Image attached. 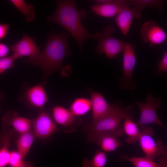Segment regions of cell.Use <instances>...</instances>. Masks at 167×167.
Segmentation results:
<instances>
[{"instance_id":"f1b7e54d","label":"cell","mask_w":167,"mask_h":167,"mask_svg":"<svg viewBox=\"0 0 167 167\" xmlns=\"http://www.w3.org/2000/svg\"><path fill=\"white\" fill-rule=\"evenodd\" d=\"M9 27L10 25L8 24L0 23V40L6 37Z\"/></svg>"},{"instance_id":"f546056e","label":"cell","mask_w":167,"mask_h":167,"mask_svg":"<svg viewBox=\"0 0 167 167\" xmlns=\"http://www.w3.org/2000/svg\"><path fill=\"white\" fill-rule=\"evenodd\" d=\"M9 51V48L6 45L0 43V58L6 57Z\"/></svg>"},{"instance_id":"d4e9b609","label":"cell","mask_w":167,"mask_h":167,"mask_svg":"<svg viewBox=\"0 0 167 167\" xmlns=\"http://www.w3.org/2000/svg\"><path fill=\"white\" fill-rule=\"evenodd\" d=\"M107 161L106 155L101 150H97L91 160L85 159L82 167H104Z\"/></svg>"},{"instance_id":"6da1fadb","label":"cell","mask_w":167,"mask_h":167,"mask_svg":"<svg viewBox=\"0 0 167 167\" xmlns=\"http://www.w3.org/2000/svg\"><path fill=\"white\" fill-rule=\"evenodd\" d=\"M70 34L65 32L51 33L43 51L36 58L25 60L26 63L38 67L43 75L42 85L46 86L49 76L63 68L64 59L71 53L69 49Z\"/></svg>"},{"instance_id":"8992f818","label":"cell","mask_w":167,"mask_h":167,"mask_svg":"<svg viewBox=\"0 0 167 167\" xmlns=\"http://www.w3.org/2000/svg\"><path fill=\"white\" fill-rule=\"evenodd\" d=\"M134 46L127 42L122 51L123 73L121 77L118 79L119 87L122 89L133 90L137 85L133 78V72L136 62Z\"/></svg>"},{"instance_id":"8fae6325","label":"cell","mask_w":167,"mask_h":167,"mask_svg":"<svg viewBox=\"0 0 167 167\" xmlns=\"http://www.w3.org/2000/svg\"><path fill=\"white\" fill-rule=\"evenodd\" d=\"M128 2L126 0H96V4L91 6L90 11L102 17H112L117 15Z\"/></svg>"},{"instance_id":"4316f807","label":"cell","mask_w":167,"mask_h":167,"mask_svg":"<svg viewBox=\"0 0 167 167\" xmlns=\"http://www.w3.org/2000/svg\"><path fill=\"white\" fill-rule=\"evenodd\" d=\"M167 71V52L164 51L162 58L158 64L156 74L160 75L163 72Z\"/></svg>"},{"instance_id":"52a82bcc","label":"cell","mask_w":167,"mask_h":167,"mask_svg":"<svg viewBox=\"0 0 167 167\" xmlns=\"http://www.w3.org/2000/svg\"><path fill=\"white\" fill-rule=\"evenodd\" d=\"M154 132L152 128L144 127L141 131L139 139L140 148L144 153V156L154 160L158 156H167V148L162 141L159 140L156 142L153 136Z\"/></svg>"},{"instance_id":"2e32d148","label":"cell","mask_w":167,"mask_h":167,"mask_svg":"<svg viewBox=\"0 0 167 167\" xmlns=\"http://www.w3.org/2000/svg\"><path fill=\"white\" fill-rule=\"evenodd\" d=\"M133 113L131 111L127 113L123 119L122 128L124 134L127 136L125 141L128 144L135 143L139 141L141 134V131L132 117Z\"/></svg>"},{"instance_id":"7c38bea8","label":"cell","mask_w":167,"mask_h":167,"mask_svg":"<svg viewBox=\"0 0 167 167\" xmlns=\"http://www.w3.org/2000/svg\"><path fill=\"white\" fill-rule=\"evenodd\" d=\"M13 54L18 59L24 56H29L30 59L36 58L40 53L39 47L36 45L35 39L24 33L21 39L17 41L11 47Z\"/></svg>"},{"instance_id":"ac0fdd59","label":"cell","mask_w":167,"mask_h":167,"mask_svg":"<svg viewBox=\"0 0 167 167\" xmlns=\"http://www.w3.org/2000/svg\"><path fill=\"white\" fill-rule=\"evenodd\" d=\"M120 159L121 161L129 162L135 167H167V156L162 157L158 163L145 156L131 157L125 155H121Z\"/></svg>"},{"instance_id":"4dcf8cb0","label":"cell","mask_w":167,"mask_h":167,"mask_svg":"<svg viewBox=\"0 0 167 167\" xmlns=\"http://www.w3.org/2000/svg\"><path fill=\"white\" fill-rule=\"evenodd\" d=\"M11 167H34V166L31 162L25 161L23 160L18 165Z\"/></svg>"},{"instance_id":"7a4b0ae2","label":"cell","mask_w":167,"mask_h":167,"mask_svg":"<svg viewBox=\"0 0 167 167\" xmlns=\"http://www.w3.org/2000/svg\"><path fill=\"white\" fill-rule=\"evenodd\" d=\"M57 7L54 13L47 18L48 21L61 26L75 40L80 51H83L84 42L89 39H94V34L85 28L81 21L84 14L79 11L75 0H56Z\"/></svg>"},{"instance_id":"9c48e42d","label":"cell","mask_w":167,"mask_h":167,"mask_svg":"<svg viewBox=\"0 0 167 167\" xmlns=\"http://www.w3.org/2000/svg\"><path fill=\"white\" fill-rule=\"evenodd\" d=\"M19 99L32 107L42 109L48 102L46 92L42 84L30 87L24 85Z\"/></svg>"},{"instance_id":"cb8c5ba5","label":"cell","mask_w":167,"mask_h":167,"mask_svg":"<svg viewBox=\"0 0 167 167\" xmlns=\"http://www.w3.org/2000/svg\"><path fill=\"white\" fill-rule=\"evenodd\" d=\"M13 134L12 131H10L3 136V146L0 149V167H5L9 164L10 157L9 149Z\"/></svg>"},{"instance_id":"ba28073f","label":"cell","mask_w":167,"mask_h":167,"mask_svg":"<svg viewBox=\"0 0 167 167\" xmlns=\"http://www.w3.org/2000/svg\"><path fill=\"white\" fill-rule=\"evenodd\" d=\"M143 42L151 47L161 44L167 38V34L156 21L151 20L144 23L140 30Z\"/></svg>"},{"instance_id":"7402d4cb","label":"cell","mask_w":167,"mask_h":167,"mask_svg":"<svg viewBox=\"0 0 167 167\" xmlns=\"http://www.w3.org/2000/svg\"><path fill=\"white\" fill-rule=\"evenodd\" d=\"M92 109L90 99L85 98H76L71 103L69 110L75 116L83 115Z\"/></svg>"},{"instance_id":"44dd1931","label":"cell","mask_w":167,"mask_h":167,"mask_svg":"<svg viewBox=\"0 0 167 167\" xmlns=\"http://www.w3.org/2000/svg\"><path fill=\"white\" fill-rule=\"evenodd\" d=\"M35 134L31 130L20 134L16 142L17 152L22 159H24L34 140Z\"/></svg>"},{"instance_id":"83f0119b","label":"cell","mask_w":167,"mask_h":167,"mask_svg":"<svg viewBox=\"0 0 167 167\" xmlns=\"http://www.w3.org/2000/svg\"><path fill=\"white\" fill-rule=\"evenodd\" d=\"M23 160L21 155L17 151H11L10 152L9 164L11 167L18 165Z\"/></svg>"},{"instance_id":"1f68e13d","label":"cell","mask_w":167,"mask_h":167,"mask_svg":"<svg viewBox=\"0 0 167 167\" xmlns=\"http://www.w3.org/2000/svg\"><path fill=\"white\" fill-rule=\"evenodd\" d=\"M5 95L3 92L0 89V101H3L5 99Z\"/></svg>"},{"instance_id":"277c9868","label":"cell","mask_w":167,"mask_h":167,"mask_svg":"<svg viewBox=\"0 0 167 167\" xmlns=\"http://www.w3.org/2000/svg\"><path fill=\"white\" fill-rule=\"evenodd\" d=\"M115 30L112 25L105 28L102 32H97L94 39L98 41L95 51L98 54H105L107 57L112 59L123 50L127 42L113 37L112 34Z\"/></svg>"},{"instance_id":"3957f363","label":"cell","mask_w":167,"mask_h":167,"mask_svg":"<svg viewBox=\"0 0 167 167\" xmlns=\"http://www.w3.org/2000/svg\"><path fill=\"white\" fill-rule=\"evenodd\" d=\"M121 101L117 103L109 113L98 120L87 124V139L90 142H95L97 137L104 133H112L120 137L124 134L120 123L125 115L131 112L133 109L132 105L122 108Z\"/></svg>"},{"instance_id":"30bf717a","label":"cell","mask_w":167,"mask_h":167,"mask_svg":"<svg viewBox=\"0 0 167 167\" xmlns=\"http://www.w3.org/2000/svg\"><path fill=\"white\" fill-rule=\"evenodd\" d=\"M32 126L35 136L41 139L49 137L58 130L50 115L45 111H42L34 119Z\"/></svg>"},{"instance_id":"603a6c76","label":"cell","mask_w":167,"mask_h":167,"mask_svg":"<svg viewBox=\"0 0 167 167\" xmlns=\"http://www.w3.org/2000/svg\"><path fill=\"white\" fill-rule=\"evenodd\" d=\"M10 1L24 15L25 21L29 22L33 20L35 17V10L32 5L27 4L23 0Z\"/></svg>"},{"instance_id":"9a60e30c","label":"cell","mask_w":167,"mask_h":167,"mask_svg":"<svg viewBox=\"0 0 167 167\" xmlns=\"http://www.w3.org/2000/svg\"><path fill=\"white\" fill-rule=\"evenodd\" d=\"M136 15L133 8L126 5L124 6L117 15L115 22L124 36L127 34Z\"/></svg>"},{"instance_id":"4fadbf2b","label":"cell","mask_w":167,"mask_h":167,"mask_svg":"<svg viewBox=\"0 0 167 167\" xmlns=\"http://www.w3.org/2000/svg\"><path fill=\"white\" fill-rule=\"evenodd\" d=\"M91 94L92 110V120L95 121L107 115L115 106L117 103L110 104L99 92L88 90Z\"/></svg>"},{"instance_id":"484cf974","label":"cell","mask_w":167,"mask_h":167,"mask_svg":"<svg viewBox=\"0 0 167 167\" xmlns=\"http://www.w3.org/2000/svg\"><path fill=\"white\" fill-rule=\"evenodd\" d=\"M17 58L13 54L9 56L0 58V75L14 66V62Z\"/></svg>"},{"instance_id":"d6986e66","label":"cell","mask_w":167,"mask_h":167,"mask_svg":"<svg viewBox=\"0 0 167 167\" xmlns=\"http://www.w3.org/2000/svg\"><path fill=\"white\" fill-rule=\"evenodd\" d=\"M165 2L162 0H128L127 6H134L133 8L135 13L136 19H138L146 8L151 7L161 10L163 9Z\"/></svg>"},{"instance_id":"5b68a950","label":"cell","mask_w":167,"mask_h":167,"mask_svg":"<svg viewBox=\"0 0 167 167\" xmlns=\"http://www.w3.org/2000/svg\"><path fill=\"white\" fill-rule=\"evenodd\" d=\"M135 102L140 112L139 119L136 123L140 131L146 125L150 124L158 125L167 130L166 126L161 120L157 113V110L161 106V98L153 97L151 93L148 92L146 94L145 102L137 101Z\"/></svg>"},{"instance_id":"5bb4252c","label":"cell","mask_w":167,"mask_h":167,"mask_svg":"<svg viewBox=\"0 0 167 167\" xmlns=\"http://www.w3.org/2000/svg\"><path fill=\"white\" fill-rule=\"evenodd\" d=\"M2 122L3 126H12L20 134L30 130L32 123L28 119L19 117L17 112L12 110L9 111L4 116Z\"/></svg>"},{"instance_id":"ffe728a7","label":"cell","mask_w":167,"mask_h":167,"mask_svg":"<svg viewBox=\"0 0 167 167\" xmlns=\"http://www.w3.org/2000/svg\"><path fill=\"white\" fill-rule=\"evenodd\" d=\"M54 119L58 124L65 127L72 125L75 120V116L65 108L60 106H54L52 109Z\"/></svg>"},{"instance_id":"e0dca14e","label":"cell","mask_w":167,"mask_h":167,"mask_svg":"<svg viewBox=\"0 0 167 167\" xmlns=\"http://www.w3.org/2000/svg\"><path fill=\"white\" fill-rule=\"evenodd\" d=\"M119 137L112 133H104L100 135L94 142L100 147L101 150L111 152L121 146V141Z\"/></svg>"}]
</instances>
